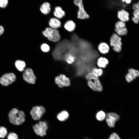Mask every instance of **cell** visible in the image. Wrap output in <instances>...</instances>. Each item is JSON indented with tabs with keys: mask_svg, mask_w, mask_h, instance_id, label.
<instances>
[{
	"mask_svg": "<svg viewBox=\"0 0 139 139\" xmlns=\"http://www.w3.org/2000/svg\"><path fill=\"white\" fill-rule=\"evenodd\" d=\"M8 116L10 122L15 125H20L25 121V114L24 112L16 108L10 111Z\"/></svg>",
	"mask_w": 139,
	"mask_h": 139,
	"instance_id": "cell-1",
	"label": "cell"
},
{
	"mask_svg": "<svg viewBox=\"0 0 139 139\" xmlns=\"http://www.w3.org/2000/svg\"><path fill=\"white\" fill-rule=\"evenodd\" d=\"M85 78L88 80V85L91 89L94 91H102V87L98 76L90 73L86 75Z\"/></svg>",
	"mask_w": 139,
	"mask_h": 139,
	"instance_id": "cell-2",
	"label": "cell"
},
{
	"mask_svg": "<svg viewBox=\"0 0 139 139\" xmlns=\"http://www.w3.org/2000/svg\"><path fill=\"white\" fill-rule=\"evenodd\" d=\"M43 35L50 41L57 43L61 39V37L58 30L50 27L46 28L42 32Z\"/></svg>",
	"mask_w": 139,
	"mask_h": 139,
	"instance_id": "cell-3",
	"label": "cell"
},
{
	"mask_svg": "<svg viewBox=\"0 0 139 139\" xmlns=\"http://www.w3.org/2000/svg\"><path fill=\"white\" fill-rule=\"evenodd\" d=\"M122 45L121 37L114 33L110 38L109 44L112 50L117 53L120 52L121 50Z\"/></svg>",
	"mask_w": 139,
	"mask_h": 139,
	"instance_id": "cell-4",
	"label": "cell"
},
{
	"mask_svg": "<svg viewBox=\"0 0 139 139\" xmlns=\"http://www.w3.org/2000/svg\"><path fill=\"white\" fill-rule=\"evenodd\" d=\"M75 5L78 8L77 12V18L81 20L88 19L90 18L89 15L86 11L82 0H74Z\"/></svg>",
	"mask_w": 139,
	"mask_h": 139,
	"instance_id": "cell-5",
	"label": "cell"
},
{
	"mask_svg": "<svg viewBox=\"0 0 139 139\" xmlns=\"http://www.w3.org/2000/svg\"><path fill=\"white\" fill-rule=\"evenodd\" d=\"M34 133L37 135L42 137L46 135L48 127L47 122L40 121L33 126Z\"/></svg>",
	"mask_w": 139,
	"mask_h": 139,
	"instance_id": "cell-6",
	"label": "cell"
},
{
	"mask_svg": "<svg viewBox=\"0 0 139 139\" xmlns=\"http://www.w3.org/2000/svg\"><path fill=\"white\" fill-rule=\"evenodd\" d=\"M16 79V76L14 73H6L0 78V83L3 85L7 86L14 82Z\"/></svg>",
	"mask_w": 139,
	"mask_h": 139,
	"instance_id": "cell-7",
	"label": "cell"
},
{
	"mask_svg": "<svg viewBox=\"0 0 139 139\" xmlns=\"http://www.w3.org/2000/svg\"><path fill=\"white\" fill-rule=\"evenodd\" d=\"M45 110L42 106H35L30 111L32 118L34 120L40 119L45 113Z\"/></svg>",
	"mask_w": 139,
	"mask_h": 139,
	"instance_id": "cell-8",
	"label": "cell"
},
{
	"mask_svg": "<svg viewBox=\"0 0 139 139\" xmlns=\"http://www.w3.org/2000/svg\"><path fill=\"white\" fill-rule=\"evenodd\" d=\"M126 26L125 22L119 20L115 24L114 30L115 33L120 36L126 35L128 32Z\"/></svg>",
	"mask_w": 139,
	"mask_h": 139,
	"instance_id": "cell-9",
	"label": "cell"
},
{
	"mask_svg": "<svg viewBox=\"0 0 139 139\" xmlns=\"http://www.w3.org/2000/svg\"><path fill=\"white\" fill-rule=\"evenodd\" d=\"M23 79L27 82L30 84L34 83L36 80V77L32 69L26 68L23 74Z\"/></svg>",
	"mask_w": 139,
	"mask_h": 139,
	"instance_id": "cell-10",
	"label": "cell"
},
{
	"mask_svg": "<svg viewBox=\"0 0 139 139\" xmlns=\"http://www.w3.org/2000/svg\"><path fill=\"white\" fill-rule=\"evenodd\" d=\"M119 116L114 112L107 113L106 115V121L110 127L112 128L115 126L116 122L119 119Z\"/></svg>",
	"mask_w": 139,
	"mask_h": 139,
	"instance_id": "cell-11",
	"label": "cell"
},
{
	"mask_svg": "<svg viewBox=\"0 0 139 139\" xmlns=\"http://www.w3.org/2000/svg\"><path fill=\"white\" fill-rule=\"evenodd\" d=\"M55 81L60 88L69 86L70 84L69 79L63 74H61L56 77L55 79Z\"/></svg>",
	"mask_w": 139,
	"mask_h": 139,
	"instance_id": "cell-12",
	"label": "cell"
},
{
	"mask_svg": "<svg viewBox=\"0 0 139 139\" xmlns=\"http://www.w3.org/2000/svg\"><path fill=\"white\" fill-rule=\"evenodd\" d=\"M129 13L124 8L119 9L117 12V15L119 21L125 22L129 20Z\"/></svg>",
	"mask_w": 139,
	"mask_h": 139,
	"instance_id": "cell-13",
	"label": "cell"
},
{
	"mask_svg": "<svg viewBox=\"0 0 139 139\" xmlns=\"http://www.w3.org/2000/svg\"><path fill=\"white\" fill-rule=\"evenodd\" d=\"M128 72L125 76L126 80L128 82H131L137 77H139V71L137 70L131 68L128 69Z\"/></svg>",
	"mask_w": 139,
	"mask_h": 139,
	"instance_id": "cell-14",
	"label": "cell"
},
{
	"mask_svg": "<svg viewBox=\"0 0 139 139\" xmlns=\"http://www.w3.org/2000/svg\"><path fill=\"white\" fill-rule=\"evenodd\" d=\"M49 27L55 29H58L60 27L61 23L59 19L55 17L51 18L49 22Z\"/></svg>",
	"mask_w": 139,
	"mask_h": 139,
	"instance_id": "cell-15",
	"label": "cell"
},
{
	"mask_svg": "<svg viewBox=\"0 0 139 139\" xmlns=\"http://www.w3.org/2000/svg\"><path fill=\"white\" fill-rule=\"evenodd\" d=\"M53 15L55 17L60 20L65 15V12L60 6H57L54 8Z\"/></svg>",
	"mask_w": 139,
	"mask_h": 139,
	"instance_id": "cell-16",
	"label": "cell"
},
{
	"mask_svg": "<svg viewBox=\"0 0 139 139\" xmlns=\"http://www.w3.org/2000/svg\"><path fill=\"white\" fill-rule=\"evenodd\" d=\"M98 48L99 52L103 54L108 53L110 50V46L107 43L103 42L100 43L98 46Z\"/></svg>",
	"mask_w": 139,
	"mask_h": 139,
	"instance_id": "cell-17",
	"label": "cell"
},
{
	"mask_svg": "<svg viewBox=\"0 0 139 139\" xmlns=\"http://www.w3.org/2000/svg\"><path fill=\"white\" fill-rule=\"evenodd\" d=\"M40 10L42 14L46 15L48 14L51 10L50 3L47 2L44 3L41 5Z\"/></svg>",
	"mask_w": 139,
	"mask_h": 139,
	"instance_id": "cell-18",
	"label": "cell"
},
{
	"mask_svg": "<svg viewBox=\"0 0 139 139\" xmlns=\"http://www.w3.org/2000/svg\"><path fill=\"white\" fill-rule=\"evenodd\" d=\"M64 29L69 32H72L75 30L76 25L72 20H70L67 21L64 24Z\"/></svg>",
	"mask_w": 139,
	"mask_h": 139,
	"instance_id": "cell-19",
	"label": "cell"
},
{
	"mask_svg": "<svg viewBox=\"0 0 139 139\" xmlns=\"http://www.w3.org/2000/svg\"><path fill=\"white\" fill-rule=\"evenodd\" d=\"M109 63L108 59L106 57H101L98 59L97 64L98 66L100 67L105 68Z\"/></svg>",
	"mask_w": 139,
	"mask_h": 139,
	"instance_id": "cell-20",
	"label": "cell"
},
{
	"mask_svg": "<svg viewBox=\"0 0 139 139\" xmlns=\"http://www.w3.org/2000/svg\"><path fill=\"white\" fill-rule=\"evenodd\" d=\"M15 65L17 70L20 72L23 71L26 67L25 62L23 60L18 59L15 62Z\"/></svg>",
	"mask_w": 139,
	"mask_h": 139,
	"instance_id": "cell-21",
	"label": "cell"
},
{
	"mask_svg": "<svg viewBox=\"0 0 139 139\" xmlns=\"http://www.w3.org/2000/svg\"><path fill=\"white\" fill-rule=\"evenodd\" d=\"M57 118L59 121H63L67 120L69 117L68 112L66 111H63L58 114Z\"/></svg>",
	"mask_w": 139,
	"mask_h": 139,
	"instance_id": "cell-22",
	"label": "cell"
},
{
	"mask_svg": "<svg viewBox=\"0 0 139 139\" xmlns=\"http://www.w3.org/2000/svg\"><path fill=\"white\" fill-rule=\"evenodd\" d=\"M133 11V16L132 20L135 23L138 24L139 23V10L136 9Z\"/></svg>",
	"mask_w": 139,
	"mask_h": 139,
	"instance_id": "cell-23",
	"label": "cell"
},
{
	"mask_svg": "<svg viewBox=\"0 0 139 139\" xmlns=\"http://www.w3.org/2000/svg\"><path fill=\"white\" fill-rule=\"evenodd\" d=\"M106 115L105 112L102 111L98 112L97 114L96 117L97 120L99 121H102L106 118Z\"/></svg>",
	"mask_w": 139,
	"mask_h": 139,
	"instance_id": "cell-24",
	"label": "cell"
},
{
	"mask_svg": "<svg viewBox=\"0 0 139 139\" xmlns=\"http://www.w3.org/2000/svg\"><path fill=\"white\" fill-rule=\"evenodd\" d=\"M40 49L43 52L45 53H47L50 51V47L48 44L46 43H44L41 45Z\"/></svg>",
	"mask_w": 139,
	"mask_h": 139,
	"instance_id": "cell-25",
	"label": "cell"
},
{
	"mask_svg": "<svg viewBox=\"0 0 139 139\" xmlns=\"http://www.w3.org/2000/svg\"><path fill=\"white\" fill-rule=\"evenodd\" d=\"M103 72L102 70L100 68H94L92 70V73L98 77L101 76Z\"/></svg>",
	"mask_w": 139,
	"mask_h": 139,
	"instance_id": "cell-26",
	"label": "cell"
},
{
	"mask_svg": "<svg viewBox=\"0 0 139 139\" xmlns=\"http://www.w3.org/2000/svg\"><path fill=\"white\" fill-rule=\"evenodd\" d=\"M7 134L6 128L3 126L0 127V138H4Z\"/></svg>",
	"mask_w": 139,
	"mask_h": 139,
	"instance_id": "cell-27",
	"label": "cell"
},
{
	"mask_svg": "<svg viewBox=\"0 0 139 139\" xmlns=\"http://www.w3.org/2000/svg\"><path fill=\"white\" fill-rule=\"evenodd\" d=\"M8 3V0H0V8H5L7 6Z\"/></svg>",
	"mask_w": 139,
	"mask_h": 139,
	"instance_id": "cell-28",
	"label": "cell"
},
{
	"mask_svg": "<svg viewBox=\"0 0 139 139\" xmlns=\"http://www.w3.org/2000/svg\"><path fill=\"white\" fill-rule=\"evenodd\" d=\"M17 134L14 132H11L8 134L7 136V139H18Z\"/></svg>",
	"mask_w": 139,
	"mask_h": 139,
	"instance_id": "cell-29",
	"label": "cell"
},
{
	"mask_svg": "<svg viewBox=\"0 0 139 139\" xmlns=\"http://www.w3.org/2000/svg\"><path fill=\"white\" fill-rule=\"evenodd\" d=\"M132 8L133 10H139V0L133 3L132 5Z\"/></svg>",
	"mask_w": 139,
	"mask_h": 139,
	"instance_id": "cell-30",
	"label": "cell"
},
{
	"mask_svg": "<svg viewBox=\"0 0 139 139\" xmlns=\"http://www.w3.org/2000/svg\"><path fill=\"white\" fill-rule=\"evenodd\" d=\"M108 139H121L116 133H113L111 134Z\"/></svg>",
	"mask_w": 139,
	"mask_h": 139,
	"instance_id": "cell-31",
	"label": "cell"
},
{
	"mask_svg": "<svg viewBox=\"0 0 139 139\" xmlns=\"http://www.w3.org/2000/svg\"><path fill=\"white\" fill-rule=\"evenodd\" d=\"M122 3L126 5H129L132 3L133 0H120Z\"/></svg>",
	"mask_w": 139,
	"mask_h": 139,
	"instance_id": "cell-32",
	"label": "cell"
},
{
	"mask_svg": "<svg viewBox=\"0 0 139 139\" xmlns=\"http://www.w3.org/2000/svg\"><path fill=\"white\" fill-rule=\"evenodd\" d=\"M4 32V29L3 26L0 25V36L2 35Z\"/></svg>",
	"mask_w": 139,
	"mask_h": 139,
	"instance_id": "cell-33",
	"label": "cell"
},
{
	"mask_svg": "<svg viewBox=\"0 0 139 139\" xmlns=\"http://www.w3.org/2000/svg\"></svg>",
	"mask_w": 139,
	"mask_h": 139,
	"instance_id": "cell-34",
	"label": "cell"
}]
</instances>
